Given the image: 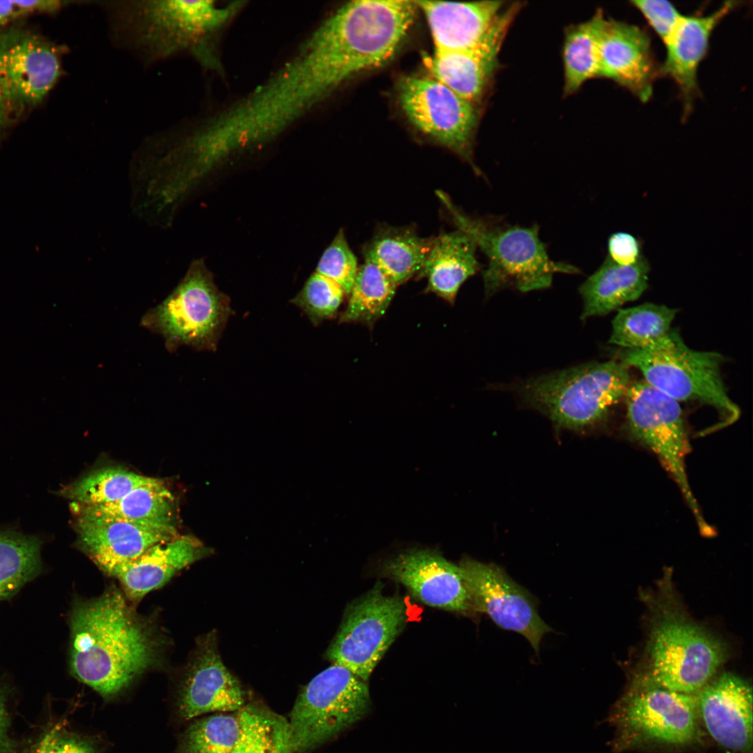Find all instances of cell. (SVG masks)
I'll return each mask as SVG.
<instances>
[{"mask_svg": "<svg viewBox=\"0 0 753 753\" xmlns=\"http://www.w3.org/2000/svg\"><path fill=\"white\" fill-rule=\"evenodd\" d=\"M345 294L340 285L315 271L291 303L299 307L312 324L319 325L335 317Z\"/></svg>", "mask_w": 753, "mask_h": 753, "instance_id": "cell-36", "label": "cell"}, {"mask_svg": "<svg viewBox=\"0 0 753 753\" xmlns=\"http://www.w3.org/2000/svg\"><path fill=\"white\" fill-rule=\"evenodd\" d=\"M378 581L347 607L343 620L326 652L333 664L341 665L364 681L402 631L407 607L398 595H386Z\"/></svg>", "mask_w": 753, "mask_h": 753, "instance_id": "cell-11", "label": "cell"}, {"mask_svg": "<svg viewBox=\"0 0 753 753\" xmlns=\"http://www.w3.org/2000/svg\"><path fill=\"white\" fill-rule=\"evenodd\" d=\"M76 545L99 568L134 560L174 536L119 519L72 510Z\"/></svg>", "mask_w": 753, "mask_h": 753, "instance_id": "cell-21", "label": "cell"}, {"mask_svg": "<svg viewBox=\"0 0 753 753\" xmlns=\"http://www.w3.org/2000/svg\"><path fill=\"white\" fill-rule=\"evenodd\" d=\"M42 543L38 536L0 529V602L14 596L41 572Z\"/></svg>", "mask_w": 753, "mask_h": 753, "instance_id": "cell-30", "label": "cell"}, {"mask_svg": "<svg viewBox=\"0 0 753 753\" xmlns=\"http://www.w3.org/2000/svg\"><path fill=\"white\" fill-rule=\"evenodd\" d=\"M382 573L428 606L463 614L476 611L459 566L434 549L402 552L384 563Z\"/></svg>", "mask_w": 753, "mask_h": 753, "instance_id": "cell-16", "label": "cell"}, {"mask_svg": "<svg viewBox=\"0 0 753 753\" xmlns=\"http://www.w3.org/2000/svg\"><path fill=\"white\" fill-rule=\"evenodd\" d=\"M70 510L130 522L174 536L177 531L176 501L163 480L137 487L112 503L82 506L70 503Z\"/></svg>", "mask_w": 753, "mask_h": 753, "instance_id": "cell-27", "label": "cell"}, {"mask_svg": "<svg viewBox=\"0 0 753 753\" xmlns=\"http://www.w3.org/2000/svg\"><path fill=\"white\" fill-rule=\"evenodd\" d=\"M433 237L423 238L413 226L382 225L363 247L365 259L375 264L397 287L420 274Z\"/></svg>", "mask_w": 753, "mask_h": 753, "instance_id": "cell-28", "label": "cell"}, {"mask_svg": "<svg viewBox=\"0 0 753 753\" xmlns=\"http://www.w3.org/2000/svg\"><path fill=\"white\" fill-rule=\"evenodd\" d=\"M22 15L36 12L56 11L62 6L63 1L52 0L16 1Z\"/></svg>", "mask_w": 753, "mask_h": 753, "instance_id": "cell-42", "label": "cell"}, {"mask_svg": "<svg viewBox=\"0 0 753 753\" xmlns=\"http://www.w3.org/2000/svg\"><path fill=\"white\" fill-rule=\"evenodd\" d=\"M397 286L373 262L365 259L349 293L340 323H360L372 326L386 312Z\"/></svg>", "mask_w": 753, "mask_h": 753, "instance_id": "cell-31", "label": "cell"}, {"mask_svg": "<svg viewBox=\"0 0 753 753\" xmlns=\"http://www.w3.org/2000/svg\"><path fill=\"white\" fill-rule=\"evenodd\" d=\"M598 52L600 77L613 80L648 101L658 73L648 34L637 25L607 19L599 25Z\"/></svg>", "mask_w": 753, "mask_h": 753, "instance_id": "cell-18", "label": "cell"}, {"mask_svg": "<svg viewBox=\"0 0 753 753\" xmlns=\"http://www.w3.org/2000/svg\"><path fill=\"white\" fill-rule=\"evenodd\" d=\"M648 669L636 683L697 694L725 659V647L674 605L656 612L648 645Z\"/></svg>", "mask_w": 753, "mask_h": 753, "instance_id": "cell-7", "label": "cell"}, {"mask_svg": "<svg viewBox=\"0 0 753 753\" xmlns=\"http://www.w3.org/2000/svg\"><path fill=\"white\" fill-rule=\"evenodd\" d=\"M458 566L476 611L487 614L499 627L523 635L538 653L542 637L552 630L540 617L535 598L495 564L464 557Z\"/></svg>", "mask_w": 753, "mask_h": 753, "instance_id": "cell-15", "label": "cell"}, {"mask_svg": "<svg viewBox=\"0 0 753 753\" xmlns=\"http://www.w3.org/2000/svg\"><path fill=\"white\" fill-rule=\"evenodd\" d=\"M631 3L642 14L664 44L683 15L671 3L664 0H634Z\"/></svg>", "mask_w": 753, "mask_h": 753, "instance_id": "cell-38", "label": "cell"}, {"mask_svg": "<svg viewBox=\"0 0 753 753\" xmlns=\"http://www.w3.org/2000/svg\"><path fill=\"white\" fill-rule=\"evenodd\" d=\"M614 358L640 371L648 383L678 402H697L714 408L722 425L739 418L740 409L729 397L722 377L724 357L715 351L690 348L673 328L654 345L619 349Z\"/></svg>", "mask_w": 753, "mask_h": 753, "instance_id": "cell-6", "label": "cell"}, {"mask_svg": "<svg viewBox=\"0 0 753 753\" xmlns=\"http://www.w3.org/2000/svg\"><path fill=\"white\" fill-rule=\"evenodd\" d=\"M236 714L215 713L194 722L181 741V753H231L239 736Z\"/></svg>", "mask_w": 753, "mask_h": 753, "instance_id": "cell-35", "label": "cell"}, {"mask_svg": "<svg viewBox=\"0 0 753 753\" xmlns=\"http://www.w3.org/2000/svg\"><path fill=\"white\" fill-rule=\"evenodd\" d=\"M155 478L120 466H105L63 486L59 494L82 506L102 505L119 501Z\"/></svg>", "mask_w": 753, "mask_h": 753, "instance_id": "cell-32", "label": "cell"}, {"mask_svg": "<svg viewBox=\"0 0 753 753\" xmlns=\"http://www.w3.org/2000/svg\"><path fill=\"white\" fill-rule=\"evenodd\" d=\"M425 16L435 52L471 48L484 38L503 8V1H413Z\"/></svg>", "mask_w": 753, "mask_h": 753, "instance_id": "cell-24", "label": "cell"}, {"mask_svg": "<svg viewBox=\"0 0 753 753\" xmlns=\"http://www.w3.org/2000/svg\"><path fill=\"white\" fill-rule=\"evenodd\" d=\"M630 436L654 452L684 495L703 533L712 529L701 515L685 471L687 439L679 402L645 380L630 383L625 396Z\"/></svg>", "mask_w": 753, "mask_h": 753, "instance_id": "cell-12", "label": "cell"}, {"mask_svg": "<svg viewBox=\"0 0 753 753\" xmlns=\"http://www.w3.org/2000/svg\"><path fill=\"white\" fill-rule=\"evenodd\" d=\"M22 15L23 16L16 1H0V29Z\"/></svg>", "mask_w": 753, "mask_h": 753, "instance_id": "cell-43", "label": "cell"}, {"mask_svg": "<svg viewBox=\"0 0 753 753\" xmlns=\"http://www.w3.org/2000/svg\"><path fill=\"white\" fill-rule=\"evenodd\" d=\"M366 681L333 664L305 685L288 721L292 753H308L335 738L367 713Z\"/></svg>", "mask_w": 753, "mask_h": 753, "instance_id": "cell-9", "label": "cell"}, {"mask_svg": "<svg viewBox=\"0 0 753 753\" xmlns=\"http://www.w3.org/2000/svg\"><path fill=\"white\" fill-rule=\"evenodd\" d=\"M700 721L722 748L750 753L753 742L752 689L731 672L713 678L697 693Z\"/></svg>", "mask_w": 753, "mask_h": 753, "instance_id": "cell-19", "label": "cell"}, {"mask_svg": "<svg viewBox=\"0 0 753 753\" xmlns=\"http://www.w3.org/2000/svg\"><path fill=\"white\" fill-rule=\"evenodd\" d=\"M244 706L241 686L223 664L216 635L211 632L198 641L187 664L179 692L180 714L190 720L206 713L238 712Z\"/></svg>", "mask_w": 753, "mask_h": 753, "instance_id": "cell-17", "label": "cell"}, {"mask_svg": "<svg viewBox=\"0 0 753 753\" xmlns=\"http://www.w3.org/2000/svg\"><path fill=\"white\" fill-rule=\"evenodd\" d=\"M603 12L568 28L563 47L564 94L577 91L588 79L600 77L598 36Z\"/></svg>", "mask_w": 753, "mask_h": 753, "instance_id": "cell-33", "label": "cell"}, {"mask_svg": "<svg viewBox=\"0 0 753 753\" xmlns=\"http://www.w3.org/2000/svg\"><path fill=\"white\" fill-rule=\"evenodd\" d=\"M677 310L664 305L645 303L618 310L611 322L609 343L623 349H644L671 330Z\"/></svg>", "mask_w": 753, "mask_h": 753, "instance_id": "cell-29", "label": "cell"}, {"mask_svg": "<svg viewBox=\"0 0 753 753\" xmlns=\"http://www.w3.org/2000/svg\"><path fill=\"white\" fill-rule=\"evenodd\" d=\"M358 270L356 255L349 247L343 229H340L322 254L316 272L332 280L349 295Z\"/></svg>", "mask_w": 753, "mask_h": 753, "instance_id": "cell-37", "label": "cell"}, {"mask_svg": "<svg viewBox=\"0 0 753 753\" xmlns=\"http://www.w3.org/2000/svg\"><path fill=\"white\" fill-rule=\"evenodd\" d=\"M416 9L413 1H353L323 22L311 36L335 85L389 61L412 25Z\"/></svg>", "mask_w": 753, "mask_h": 753, "instance_id": "cell-2", "label": "cell"}, {"mask_svg": "<svg viewBox=\"0 0 753 753\" xmlns=\"http://www.w3.org/2000/svg\"><path fill=\"white\" fill-rule=\"evenodd\" d=\"M477 250L474 238L460 229L441 233L433 237L417 278L427 277L425 290L453 304L463 283L480 268Z\"/></svg>", "mask_w": 753, "mask_h": 753, "instance_id": "cell-25", "label": "cell"}, {"mask_svg": "<svg viewBox=\"0 0 753 753\" xmlns=\"http://www.w3.org/2000/svg\"><path fill=\"white\" fill-rule=\"evenodd\" d=\"M241 730L231 753H292L289 722L264 708L238 711Z\"/></svg>", "mask_w": 753, "mask_h": 753, "instance_id": "cell-34", "label": "cell"}, {"mask_svg": "<svg viewBox=\"0 0 753 753\" xmlns=\"http://www.w3.org/2000/svg\"><path fill=\"white\" fill-rule=\"evenodd\" d=\"M16 111L0 87V130L10 121Z\"/></svg>", "mask_w": 753, "mask_h": 753, "instance_id": "cell-44", "label": "cell"}, {"mask_svg": "<svg viewBox=\"0 0 753 753\" xmlns=\"http://www.w3.org/2000/svg\"><path fill=\"white\" fill-rule=\"evenodd\" d=\"M650 264L643 255L634 264L621 266L608 257L580 286L581 319L607 314L638 299L648 286Z\"/></svg>", "mask_w": 753, "mask_h": 753, "instance_id": "cell-26", "label": "cell"}, {"mask_svg": "<svg viewBox=\"0 0 753 753\" xmlns=\"http://www.w3.org/2000/svg\"><path fill=\"white\" fill-rule=\"evenodd\" d=\"M610 720L618 749L683 747L701 737L697 694L636 683L617 703Z\"/></svg>", "mask_w": 753, "mask_h": 753, "instance_id": "cell-10", "label": "cell"}, {"mask_svg": "<svg viewBox=\"0 0 753 753\" xmlns=\"http://www.w3.org/2000/svg\"><path fill=\"white\" fill-rule=\"evenodd\" d=\"M725 2L708 15H682L664 43L666 58L660 72L672 79L678 87L688 112L697 94V71L707 54L711 34L718 24L736 6Z\"/></svg>", "mask_w": 753, "mask_h": 753, "instance_id": "cell-23", "label": "cell"}, {"mask_svg": "<svg viewBox=\"0 0 753 753\" xmlns=\"http://www.w3.org/2000/svg\"><path fill=\"white\" fill-rule=\"evenodd\" d=\"M28 753H97V752L89 743L63 731L59 726H55L46 731L30 748Z\"/></svg>", "mask_w": 753, "mask_h": 753, "instance_id": "cell-39", "label": "cell"}, {"mask_svg": "<svg viewBox=\"0 0 753 753\" xmlns=\"http://www.w3.org/2000/svg\"><path fill=\"white\" fill-rule=\"evenodd\" d=\"M212 553L211 548L195 536L179 535L155 545L134 560L100 569L118 579L127 598L134 601L164 586L178 572Z\"/></svg>", "mask_w": 753, "mask_h": 753, "instance_id": "cell-22", "label": "cell"}, {"mask_svg": "<svg viewBox=\"0 0 753 753\" xmlns=\"http://www.w3.org/2000/svg\"><path fill=\"white\" fill-rule=\"evenodd\" d=\"M400 106L421 132L466 160L476 174L472 146L478 114L464 100L434 77L408 76L398 87Z\"/></svg>", "mask_w": 753, "mask_h": 753, "instance_id": "cell-13", "label": "cell"}, {"mask_svg": "<svg viewBox=\"0 0 753 753\" xmlns=\"http://www.w3.org/2000/svg\"><path fill=\"white\" fill-rule=\"evenodd\" d=\"M103 7L114 42L151 63L196 51L201 38L234 10L213 1H107Z\"/></svg>", "mask_w": 753, "mask_h": 753, "instance_id": "cell-3", "label": "cell"}, {"mask_svg": "<svg viewBox=\"0 0 753 753\" xmlns=\"http://www.w3.org/2000/svg\"><path fill=\"white\" fill-rule=\"evenodd\" d=\"M70 628V671L102 697L118 694L159 658L161 641L154 628L115 586L75 602Z\"/></svg>", "mask_w": 753, "mask_h": 753, "instance_id": "cell-1", "label": "cell"}, {"mask_svg": "<svg viewBox=\"0 0 753 753\" xmlns=\"http://www.w3.org/2000/svg\"><path fill=\"white\" fill-rule=\"evenodd\" d=\"M437 193L456 228L469 234L487 257V266L482 272L486 297L508 288L522 292L545 289L552 285L556 273H580L572 264L551 259L540 238L538 225L524 227L473 218L459 210L446 195Z\"/></svg>", "mask_w": 753, "mask_h": 753, "instance_id": "cell-5", "label": "cell"}, {"mask_svg": "<svg viewBox=\"0 0 753 753\" xmlns=\"http://www.w3.org/2000/svg\"><path fill=\"white\" fill-rule=\"evenodd\" d=\"M629 370L615 358L591 362L522 381L515 391L556 429L581 432L602 424L625 398Z\"/></svg>", "mask_w": 753, "mask_h": 753, "instance_id": "cell-4", "label": "cell"}, {"mask_svg": "<svg viewBox=\"0 0 753 753\" xmlns=\"http://www.w3.org/2000/svg\"><path fill=\"white\" fill-rule=\"evenodd\" d=\"M608 257L621 266L636 264L643 256L639 241L633 235L623 231L612 234L608 239Z\"/></svg>", "mask_w": 753, "mask_h": 753, "instance_id": "cell-40", "label": "cell"}, {"mask_svg": "<svg viewBox=\"0 0 753 753\" xmlns=\"http://www.w3.org/2000/svg\"><path fill=\"white\" fill-rule=\"evenodd\" d=\"M519 3L502 10L477 45L462 50L434 52L427 66L433 77L475 105L484 95L498 68L499 54Z\"/></svg>", "mask_w": 753, "mask_h": 753, "instance_id": "cell-20", "label": "cell"}, {"mask_svg": "<svg viewBox=\"0 0 753 753\" xmlns=\"http://www.w3.org/2000/svg\"><path fill=\"white\" fill-rule=\"evenodd\" d=\"M62 50L30 31L0 32V87L17 109L39 104L61 75Z\"/></svg>", "mask_w": 753, "mask_h": 753, "instance_id": "cell-14", "label": "cell"}, {"mask_svg": "<svg viewBox=\"0 0 753 753\" xmlns=\"http://www.w3.org/2000/svg\"><path fill=\"white\" fill-rule=\"evenodd\" d=\"M0 753H16V745L9 734L6 695L0 685Z\"/></svg>", "mask_w": 753, "mask_h": 753, "instance_id": "cell-41", "label": "cell"}, {"mask_svg": "<svg viewBox=\"0 0 753 753\" xmlns=\"http://www.w3.org/2000/svg\"><path fill=\"white\" fill-rule=\"evenodd\" d=\"M233 311L201 260L192 262L173 291L142 317L140 325L160 335L169 352L187 346L214 351Z\"/></svg>", "mask_w": 753, "mask_h": 753, "instance_id": "cell-8", "label": "cell"}]
</instances>
